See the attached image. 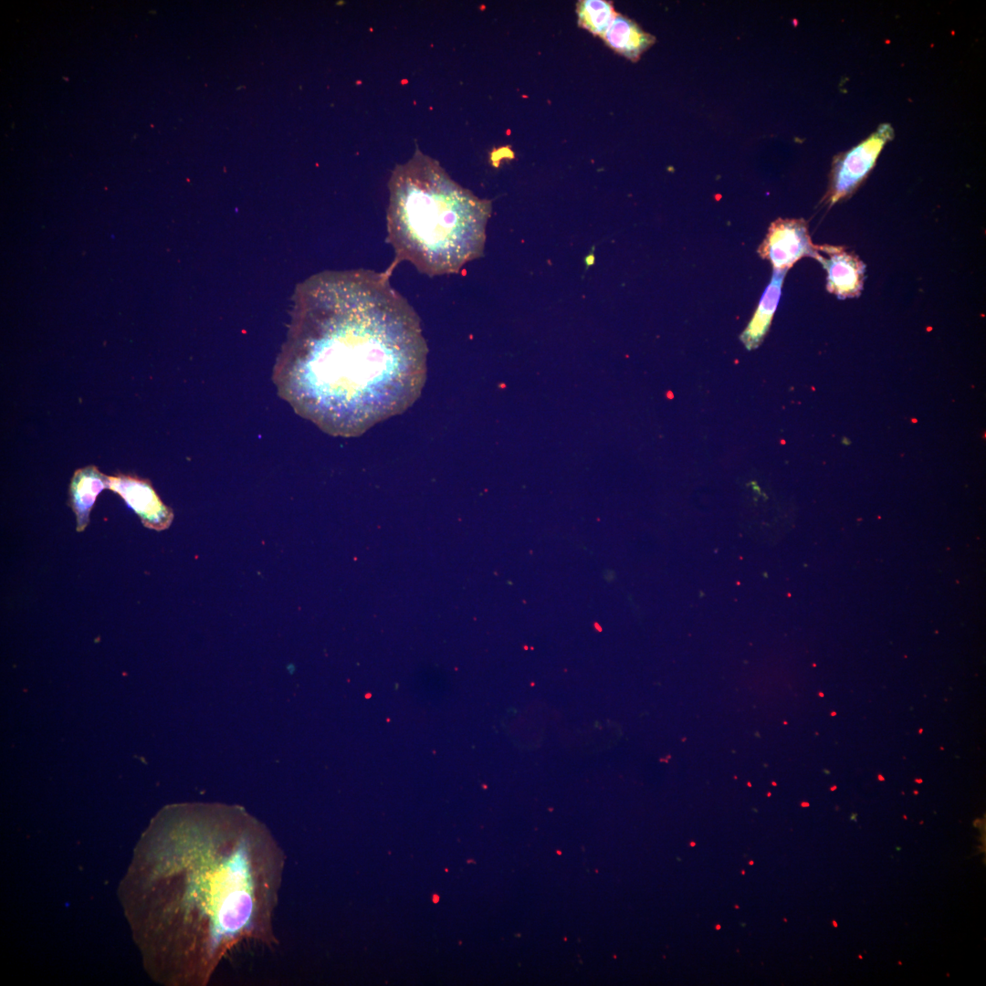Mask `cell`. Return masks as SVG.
Masks as SVG:
<instances>
[{"label":"cell","instance_id":"6da1fadb","mask_svg":"<svg viewBox=\"0 0 986 986\" xmlns=\"http://www.w3.org/2000/svg\"><path fill=\"white\" fill-rule=\"evenodd\" d=\"M286 855L260 823L230 808L165 809L125 878L145 966L168 986H205L246 946L274 948Z\"/></svg>","mask_w":986,"mask_h":986},{"label":"cell","instance_id":"7a4b0ae2","mask_svg":"<svg viewBox=\"0 0 986 986\" xmlns=\"http://www.w3.org/2000/svg\"><path fill=\"white\" fill-rule=\"evenodd\" d=\"M426 356L420 320L388 274L326 271L296 290L274 382L321 430L357 436L417 400Z\"/></svg>","mask_w":986,"mask_h":986},{"label":"cell","instance_id":"3957f363","mask_svg":"<svg viewBox=\"0 0 986 986\" xmlns=\"http://www.w3.org/2000/svg\"><path fill=\"white\" fill-rule=\"evenodd\" d=\"M388 186L387 238L395 260L439 276L482 255L491 203L456 184L438 162L416 151L395 167Z\"/></svg>","mask_w":986,"mask_h":986},{"label":"cell","instance_id":"277c9868","mask_svg":"<svg viewBox=\"0 0 986 986\" xmlns=\"http://www.w3.org/2000/svg\"><path fill=\"white\" fill-rule=\"evenodd\" d=\"M892 136V128L883 125L865 141L836 156L824 203L831 206L852 195L874 168L882 148Z\"/></svg>","mask_w":986,"mask_h":986},{"label":"cell","instance_id":"5b68a950","mask_svg":"<svg viewBox=\"0 0 986 986\" xmlns=\"http://www.w3.org/2000/svg\"><path fill=\"white\" fill-rule=\"evenodd\" d=\"M759 256L771 262L773 270L788 271L803 257L816 259L819 252L812 242L803 218H777L758 248Z\"/></svg>","mask_w":986,"mask_h":986},{"label":"cell","instance_id":"8992f818","mask_svg":"<svg viewBox=\"0 0 986 986\" xmlns=\"http://www.w3.org/2000/svg\"><path fill=\"white\" fill-rule=\"evenodd\" d=\"M108 488L123 498L138 515L144 527L164 530L173 522V510L161 500L149 480L137 476L118 474L109 476Z\"/></svg>","mask_w":986,"mask_h":986},{"label":"cell","instance_id":"52a82bcc","mask_svg":"<svg viewBox=\"0 0 986 986\" xmlns=\"http://www.w3.org/2000/svg\"><path fill=\"white\" fill-rule=\"evenodd\" d=\"M817 260L826 271V290L840 299L860 296L865 281V265L844 246L816 245Z\"/></svg>","mask_w":986,"mask_h":986},{"label":"cell","instance_id":"ba28073f","mask_svg":"<svg viewBox=\"0 0 986 986\" xmlns=\"http://www.w3.org/2000/svg\"><path fill=\"white\" fill-rule=\"evenodd\" d=\"M109 488V476L90 465L77 469L69 485V506L75 516L78 532L85 530L89 514L99 494Z\"/></svg>","mask_w":986,"mask_h":986},{"label":"cell","instance_id":"9c48e42d","mask_svg":"<svg viewBox=\"0 0 986 986\" xmlns=\"http://www.w3.org/2000/svg\"><path fill=\"white\" fill-rule=\"evenodd\" d=\"M601 38L608 47L633 62L656 42L653 35L618 13Z\"/></svg>","mask_w":986,"mask_h":986},{"label":"cell","instance_id":"30bf717a","mask_svg":"<svg viewBox=\"0 0 986 986\" xmlns=\"http://www.w3.org/2000/svg\"><path fill=\"white\" fill-rule=\"evenodd\" d=\"M786 273L785 270H773L771 279L766 287L751 320L740 336V340L748 351L757 349L769 330L772 317L778 307Z\"/></svg>","mask_w":986,"mask_h":986},{"label":"cell","instance_id":"8fae6325","mask_svg":"<svg viewBox=\"0 0 986 986\" xmlns=\"http://www.w3.org/2000/svg\"><path fill=\"white\" fill-rule=\"evenodd\" d=\"M578 25L600 37H603L616 12L611 2L605 0H581L576 5Z\"/></svg>","mask_w":986,"mask_h":986}]
</instances>
